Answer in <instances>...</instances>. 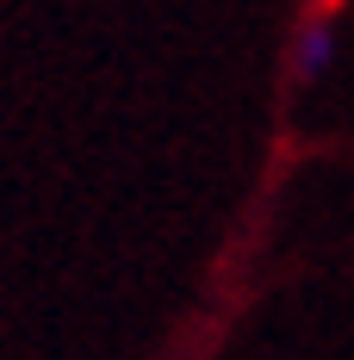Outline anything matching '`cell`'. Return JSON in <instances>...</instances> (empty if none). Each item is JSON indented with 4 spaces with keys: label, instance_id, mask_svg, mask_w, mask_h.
<instances>
[{
    "label": "cell",
    "instance_id": "cell-1",
    "mask_svg": "<svg viewBox=\"0 0 354 360\" xmlns=\"http://www.w3.org/2000/svg\"><path fill=\"white\" fill-rule=\"evenodd\" d=\"M329 63H336V37H329V25H311V32L298 37V50H292V75L298 81H317Z\"/></svg>",
    "mask_w": 354,
    "mask_h": 360
}]
</instances>
